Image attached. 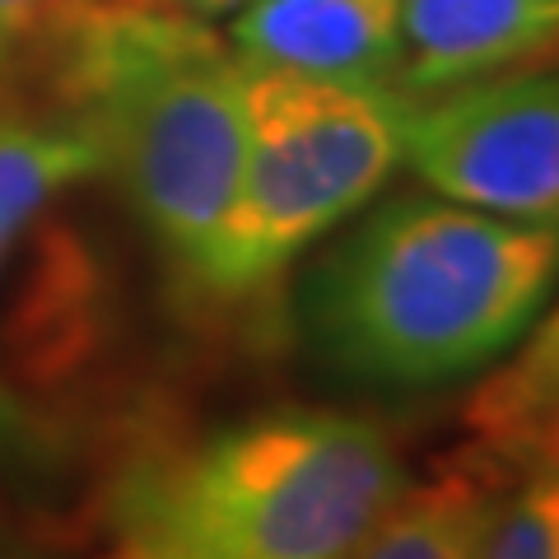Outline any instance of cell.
I'll return each instance as SVG.
<instances>
[{
    "instance_id": "obj_1",
    "label": "cell",
    "mask_w": 559,
    "mask_h": 559,
    "mask_svg": "<svg viewBox=\"0 0 559 559\" xmlns=\"http://www.w3.org/2000/svg\"><path fill=\"white\" fill-rule=\"evenodd\" d=\"M559 285V224L448 197H396L304 285L318 355L373 388H439L513 349Z\"/></svg>"
},
{
    "instance_id": "obj_2",
    "label": "cell",
    "mask_w": 559,
    "mask_h": 559,
    "mask_svg": "<svg viewBox=\"0 0 559 559\" xmlns=\"http://www.w3.org/2000/svg\"><path fill=\"white\" fill-rule=\"evenodd\" d=\"M406 480L373 419L275 406L140 448L103 522L112 559H349Z\"/></svg>"
},
{
    "instance_id": "obj_3",
    "label": "cell",
    "mask_w": 559,
    "mask_h": 559,
    "mask_svg": "<svg viewBox=\"0 0 559 559\" xmlns=\"http://www.w3.org/2000/svg\"><path fill=\"white\" fill-rule=\"evenodd\" d=\"M51 103L103 140V173L187 285L234 205L248 154L242 61L201 20L145 0L80 14L47 51Z\"/></svg>"
},
{
    "instance_id": "obj_4",
    "label": "cell",
    "mask_w": 559,
    "mask_h": 559,
    "mask_svg": "<svg viewBox=\"0 0 559 559\" xmlns=\"http://www.w3.org/2000/svg\"><path fill=\"white\" fill-rule=\"evenodd\" d=\"M248 154L191 285L248 299L275 285L312 242L369 205L401 164L411 98L242 61Z\"/></svg>"
},
{
    "instance_id": "obj_5",
    "label": "cell",
    "mask_w": 559,
    "mask_h": 559,
    "mask_svg": "<svg viewBox=\"0 0 559 559\" xmlns=\"http://www.w3.org/2000/svg\"><path fill=\"white\" fill-rule=\"evenodd\" d=\"M401 159L448 201L559 224V66L411 98Z\"/></svg>"
},
{
    "instance_id": "obj_6",
    "label": "cell",
    "mask_w": 559,
    "mask_h": 559,
    "mask_svg": "<svg viewBox=\"0 0 559 559\" xmlns=\"http://www.w3.org/2000/svg\"><path fill=\"white\" fill-rule=\"evenodd\" d=\"M229 47L248 66L396 90L406 61L401 0H242Z\"/></svg>"
},
{
    "instance_id": "obj_7",
    "label": "cell",
    "mask_w": 559,
    "mask_h": 559,
    "mask_svg": "<svg viewBox=\"0 0 559 559\" xmlns=\"http://www.w3.org/2000/svg\"><path fill=\"white\" fill-rule=\"evenodd\" d=\"M401 43L406 98L559 66V0H401Z\"/></svg>"
},
{
    "instance_id": "obj_8",
    "label": "cell",
    "mask_w": 559,
    "mask_h": 559,
    "mask_svg": "<svg viewBox=\"0 0 559 559\" xmlns=\"http://www.w3.org/2000/svg\"><path fill=\"white\" fill-rule=\"evenodd\" d=\"M103 173V140L90 121L57 108H0V275H5L14 248L33 234L38 215L80 187L84 178ZM0 462H24L20 433H14L5 406H0Z\"/></svg>"
},
{
    "instance_id": "obj_9",
    "label": "cell",
    "mask_w": 559,
    "mask_h": 559,
    "mask_svg": "<svg viewBox=\"0 0 559 559\" xmlns=\"http://www.w3.org/2000/svg\"><path fill=\"white\" fill-rule=\"evenodd\" d=\"M518 471L471 443L429 480L401 485L349 559H476L485 522Z\"/></svg>"
},
{
    "instance_id": "obj_10",
    "label": "cell",
    "mask_w": 559,
    "mask_h": 559,
    "mask_svg": "<svg viewBox=\"0 0 559 559\" xmlns=\"http://www.w3.org/2000/svg\"><path fill=\"white\" fill-rule=\"evenodd\" d=\"M462 419L471 443L513 471L559 466V304L466 396Z\"/></svg>"
},
{
    "instance_id": "obj_11",
    "label": "cell",
    "mask_w": 559,
    "mask_h": 559,
    "mask_svg": "<svg viewBox=\"0 0 559 559\" xmlns=\"http://www.w3.org/2000/svg\"><path fill=\"white\" fill-rule=\"evenodd\" d=\"M476 559H559V466L518 471L485 522Z\"/></svg>"
},
{
    "instance_id": "obj_12",
    "label": "cell",
    "mask_w": 559,
    "mask_h": 559,
    "mask_svg": "<svg viewBox=\"0 0 559 559\" xmlns=\"http://www.w3.org/2000/svg\"><path fill=\"white\" fill-rule=\"evenodd\" d=\"M108 0H0V70L24 51H47L61 33Z\"/></svg>"
},
{
    "instance_id": "obj_13",
    "label": "cell",
    "mask_w": 559,
    "mask_h": 559,
    "mask_svg": "<svg viewBox=\"0 0 559 559\" xmlns=\"http://www.w3.org/2000/svg\"><path fill=\"white\" fill-rule=\"evenodd\" d=\"M145 5H164V10H178V14H191V20H210V14L238 10L242 0H145Z\"/></svg>"
},
{
    "instance_id": "obj_14",
    "label": "cell",
    "mask_w": 559,
    "mask_h": 559,
    "mask_svg": "<svg viewBox=\"0 0 559 559\" xmlns=\"http://www.w3.org/2000/svg\"><path fill=\"white\" fill-rule=\"evenodd\" d=\"M0 559H43V555H33V550H20V546H5V540H0Z\"/></svg>"
}]
</instances>
